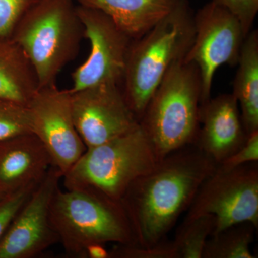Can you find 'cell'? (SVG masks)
<instances>
[{
	"label": "cell",
	"mask_w": 258,
	"mask_h": 258,
	"mask_svg": "<svg viewBox=\"0 0 258 258\" xmlns=\"http://www.w3.org/2000/svg\"><path fill=\"white\" fill-rule=\"evenodd\" d=\"M215 215V233L242 222L258 227V165L248 163L231 168L217 166L205 179L185 218Z\"/></svg>",
	"instance_id": "52a82bcc"
},
{
	"label": "cell",
	"mask_w": 258,
	"mask_h": 258,
	"mask_svg": "<svg viewBox=\"0 0 258 258\" xmlns=\"http://www.w3.org/2000/svg\"><path fill=\"white\" fill-rule=\"evenodd\" d=\"M247 137L232 93L219 95L200 104V128L194 144L217 166L237 152Z\"/></svg>",
	"instance_id": "4fadbf2b"
},
{
	"label": "cell",
	"mask_w": 258,
	"mask_h": 258,
	"mask_svg": "<svg viewBox=\"0 0 258 258\" xmlns=\"http://www.w3.org/2000/svg\"><path fill=\"white\" fill-rule=\"evenodd\" d=\"M28 134H32L28 106L0 99V142Z\"/></svg>",
	"instance_id": "ffe728a7"
},
{
	"label": "cell",
	"mask_w": 258,
	"mask_h": 258,
	"mask_svg": "<svg viewBox=\"0 0 258 258\" xmlns=\"http://www.w3.org/2000/svg\"><path fill=\"white\" fill-rule=\"evenodd\" d=\"M159 161L139 123L123 135L86 149L62 179L66 189L95 190L120 201L129 186Z\"/></svg>",
	"instance_id": "8992f818"
},
{
	"label": "cell",
	"mask_w": 258,
	"mask_h": 258,
	"mask_svg": "<svg viewBox=\"0 0 258 258\" xmlns=\"http://www.w3.org/2000/svg\"><path fill=\"white\" fill-rule=\"evenodd\" d=\"M195 34L184 59L198 67L201 78V103L211 98L212 83L222 64L238 62L247 35L238 19L220 5L210 2L194 15Z\"/></svg>",
	"instance_id": "ba28073f"
},
{
	"label": "cell",
	"mask_w": 258,
	"mask_h": 258,
	"mask_svg": "<svg viewBox=\"0 0 258 258\" xmlns=\"http://www.w3.org/2000/svg\"><path fill=\"white\" fill-rule=\"evenodd\" d=\"M50 220L66 252L76 257H83L91 244H137L121 202L95 190L59 188Z\"/></svg>",
	"instance_id": "3957f363"
},
{
	"label": "cell",
	"mask_w": 258,
	"mask_h": 258,
	"mask_svg": "<svg viewBox=\"0 0 258 258\" xmlns=\"http://www.w3.org/2000/svg\"><path fill=\"white\" fill-rule=\"evenodd\" d=\"M39 89L36 72L25 51L11 37H0V99L28 106Z\"/></svg>",
	"instance_id": "2e32d148"
},
{
	"label": "cell",
	"mask_w": 258,
	"mask_h": 258,
	"mask_svg": "<svg viewBox=\"0 0 258 258\" xmlns=\"http://www.w3.org/2000/svg\"><path fill=\"white\" fill-rule=\"evenodd\" d=\"M257 227L250 222L230 226L209 237L203 258H255L251 252Z\"/></svg>",
	"instance_id": "ac0fdd59"
},
{
	"label": "cell",
	"mask_w": 258,
	"mask_h": 258,
	"mask_svg": "<svg viewBox=\"0 0 258 258\" xmlns=\"http://www.w3.org/2000/svg\"><path fill=\"white\" fill-rule=\"evenodd\" d=\"M75 0H40L16 25L11 37L25 51L40 88L55 84L74 60L84 37Z\"/></svg>",
	"instance_id": "277c9868"
},
{
	"label": "cell",
	"mask_w": 258,
	"mask_h": 258,
	"mask_svg": "<svg viewBox=\"0 0 258 258\" xmlns=\"http://www.w3.org/2000/svg\"><path fill=\"white\" fill-rule=\"evenodd\" d=\"M6 195V194H5L4 192H3V191H2L1 189H0V198H1V197H3V195Z\"/></svg>",
	"instance_id": "4316f807"
},
{
	"label": "cell",
	"mask_w": 258,
	"mask_h": 258,
	"mask_svg": "<svg viewBox=\"0 0 258 258\" xmlns=\"http://www.w3.org/2000/svg\"><path fill=\"white\" fill-rule=\"evenodd\" d=\"M71 93L75 125L86 149L116 138L139 124L119 84L106 83Z\"/></svg>",
	"instance_id": "7c38bea8"
},
{
	"label": "cell",
	"mask_w": 258,
	"mask_h": 258,
	"mask_svg": "<svg viewBox=\"0 0 258 258\" xmlns=\"http://www.w3.org/2000/svg\"><path fill=\"white\" fill-rule=\"evenodd\" d=\"M83 257L110 258V251L106 248L104 244H91L85 249Z\"/></svg>",
	"instance_id": "484cf974"
},
{
	"label": "cell",
	"mask_w": 258,
	"mask_h": 258,
	"mask_svg": "<svg viewBox=\"0 0 258 258\" xmlns=\"http://www.w3.org/2000/svg\"><path fill=\"white\" fill-rule=\"evenodd\" d=\"M52 166L46 148L35 134L0 142V189L5 194L37 184Z\"/></svg>",
	"instance_id": "5bb4252c"
},
{
	"label": "cell",
	"mask_w": 258,
	"mask_h": 258,
	"mask_svg": "<svg viewBox=\"0 0 258 258\" xmlns=\"http://www.w3.org/2000/svg\"><path fill=\"white\" fill-rule=\"evenodd\" d=\"M194 34V15L189 5L186 0H179L167 16L142 37L132 40L121 90L139 122L166 74L184 58Z\"/></svg>",
	"instance_id": "7a4b0ae2"
},
{
	"label": "cell",
	"mask_w": 258,
	"mask_h": 258,
	"mask_svg": "<svg viewBox=\"0 0 258 258\" xmlns=\"http://www.w3.org/2000/svg\"><path fill=\"white\" fill-rule=\"evenodd\" d=\"M233 83L235 97L247 136L258 131V31L244 38Z\"/></svg>",
	"instance_id": "e0dca14e"
},
{
	"label": "cell",
	"mask_w": 258,
	"mask_h": 258,
	"mask_svg": "<svg viewBox=\"0 0 258 258\" xmlns=\"http://www.w3.org/2000/svg\"><path fill=\"white\" fill-rule=\"evenodd\" d=\"M40 0H0V37H10L20 20Z\"/></svg>",
	"instance_id": "7402d4cb"
},
{
	"label": "cell",
	"mask_w": 258,
	"mask_h": 258,
	"mask_svg": "<svg viewBox=\"0 0 258 258\" xmlns=\"http://www.w3.org/2000/svg\"><path fill=\"white\" fill-rule=\"evenodd\" d=\"M216 227V217L210 214L184 218L173 240L178 258H203L207 241L215 233Z\"/></svg>",
	"instance_id": "d6986e66"
},
{
	"label": "cell",
	"mask_w": 258,
	"mask_h": 258,
	"mask_svg": "<svg viewBox=\"0 0 258 258\" xmlns=\"http://www.w3.org/2000/svg\"><path fill=\"white\" fill-rule=\"evenodd\" d=\"M217 164L195 144L166 155L135 180L120 200L132 224L136 245L165 239Z\"/></svg>",
	"instance_id": "6da1fadb"
},
{
	"label": "cell",
	"mask_w": 258,
	"mask_h": 258,
	"mask_svg": "<svg viewBox=\"0 0 258 258\" xmlns=\"http://www.w3.org/2000/svg\"><path fill=\"white\" fill-rule=\"evenodd\" d=\"M76 9L84 28V36L91 44V51L87 59L72 74L70 91L106 83L119 84L133 40L101 10L78 4Z\"/></svg>",
	"instance_id": "9c48e42d"
},
{
	"label": "cell",
	"mask_w": 258,
	"mask_h": 258,
	"mask_svg": "<svg viewBox=\"0 0 258 258\" xmlns=\"http://www.w3.org/2000/svg\"><path fill=\"white\" fill-rule=\"evenodd\" d=\"M110 258H178L174 241L165 239L151 247L116 244L110 251Z\"/></svg>",
	"instance_id": "44dd1931"
},
{
	"label": "cell",
	"mask_w": 258,
	"mask_h": 258,
	"mask_svg": "<svg viewBox=\"0 0 258 258\" xmlns=\"http://www.w3.org/2000/svg\"><path fill=\"white\" fill-rule=\"evenodd\" d=\"M238 19L246 35L251 31L258 12V0H211Z\"/></svg>",
	"instance_id": "cb8c5ba5"
},
{
	"label": "cell",
	"mask_w": 258,
	"mask_h": 258,
	"mask_svg": "<svg viewBox=\"0 0 258 258\" xmlns=\"http://www.w3.org/2000/svg\"><path fill=\"white\" fill-rule=\"evenodd\" d=\"M28 106L32 134L41 141L52 166L63 176L86 150L75 125L70 90L55 84L40 88Z\"/></svg>",
	"instance_id": "30bf717a"
},
{
	"label": "cell",
	"mask_w": 258,
	"mask_h": 258,
	"mask_svg": "<svg viewBox=\"0 0 258 258\" xmlns=\"http://www.w3.org/2000/svg\"><path fill=\"white\" fill-rule=\"evenodd\" d=\"M202 84L200 71L184 58L166 74L139 123L159 160L195 143L200 128Z\"/></svg>",
	"instance_id": "5b68a950"
},
{
	"label": "cell",
	"mask_w": 258,
	"mask_h": 258,
	"mask_svg": "<svg viewBox=\"0 0 258 258\" xmlns=\"http://www.w3.org/2000/svg\"><path fill=\"white\" fill-rule=\"evenodd\" d=\"M257 161L258 131L249 134L243 145L217 166L231 169L248 163L257 162Z\"/></svg>",
	"instance_id": "d4e9b609"
},
{
	"label": "cell",
	"mask_w": 258,
	"mask_h": 258,
	"mask_svg": "<svg viewBox=\"0 0 258 258\" xmlns=\"http://www.w3.org/2000/svg\"><path fill=\"white\" fill-rule=\"evenodd\" d=\"M39 183L24 186L0 198V240Z\"/></svg>",
	"instance_id": "603a6c76"
},
{
	"label": "cell",
	"mask_w": 258,
	"mask_h": 258,
	"mask_svg": "<svg viewBox=\"0 0 258 258\" xmlns=\"http://www.w3.org/2000/svg\"><path fill=\"white\" fill-rule=\"evenodd\" d=\"M62 178L51 166L0 240V258L37 257L60 242L51 223L50 208Z\"/></svg>",
	"instance_id": "8fae6325"
},
{
	"label": "cell",
	"mask_w": 258,
	"mask_h": 258,
	"mask_svg": "<svg viewBox=\"0 0 258 258\" xmlns=\"http://www.w3.org/2000/svg\"><path fill=\"white\" fill-rule=\"evenodd\" d=\"M101 10L132 40L147 33L174 9L179 0H75Z\"/></svg>",
	"instance_id": "9a60e30c"
}]
</instances>
